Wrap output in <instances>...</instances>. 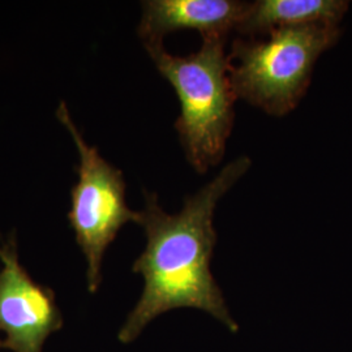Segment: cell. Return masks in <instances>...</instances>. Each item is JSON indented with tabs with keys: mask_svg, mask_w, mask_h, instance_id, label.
<instances>
[{
	"mask_svg": "<svg viewBox=\"0 0 352 352\" xmlns=\"http://www.w3.org/2000/svg\"><path fill=\"white\" fill-rule=\"evenodd\" d=\"M251 164L247 155L226 164L210 183L186 197L179 213H166L155 193H145L138 223L145 230L146 247L133 264V272L144 278V291L119 331L122 343L133 342L155 317L177 308L200 309L230 331L239 330L210 270L217 243L213 219L218 201Z\"/></svg>",
	"mask_w": 352,
	"mask_h": 352,
	"instance_id": "6da1fadb",
	"label": "cell"
},
{
	"mask_svg": "<svg viewBox=\"0 0 352 352\" xmlns=\"http://www.w3.org/2000/svg\"><path fill=\"white\" fill-rule=\"evenodd\" d=\"M226 38H202L200 50L175 56L164 42L144 43L158 72L175 89L180 115L175 123L189 164L205 174L223 160L236 96L228 77Z\"/></svg>",
	"mask_w": 352,
	"mask_h": 352,
	"instance_id": "7a4b0ae2",
	"label": "cell"
},
{
	"mask_svg": "<svg viewBox=\"0 0 352 352\" xmlns=\"http://www.w3.org/2000/svg\"><path fill=\"white\" fill-rule=\"evenodd\" d=\"M340 33L336 24L315 23L282 26L264 39H235L227 59L236 98L274 116L292 111L307 93L317 59Z\"/></svg>",
	"mask_w": 352,
	"mask_h": 352,
	"instance_id": "3957f363",
	"label": "cell"
},
{
	"mask_svg": "<svg viewBox=\"0 0 352 352\" xmlns=\"http://www.w3.org/2000/svg\"><path fill=\"white\" fill-rule=\"evenodd\" d=\"M56 116L71 133L80 155L76 168L78 182L71 192L68 219L87 258L89 291L96 292L101 285L104 253L122 227L128 222H139V212L126 205L122 171L103 160L96 146H89L64 102H60Z\"/></svg>",
	"mask_w": 352,
	"mask_h": 352,
	"instance_id": "277c9868",
	"label": "cell"
},
{
	"mask_svg": "<svg viewBox=\"0 0 352 352\" xmlns=\"http://www.w3.org/2000/svg\"><path fill=\"white\" fill-rule=\"evenodd\" d=\"M1 347L13 352H41L45 340L62 327L52 291L36 283L19 263L14 239L0 243Z\"/></svg>",
	"mask_w": 352,
	"mask_h": 352,
	"instance_id": "5b68a950",
	"label": "cell"
},
{
	"mask_svg": "<svg viewBox=\"0 0 352 352\" xmlns=\"http://www.w3.org/2000/svg\"><path fill=\"white\" fill-rule=\"evenodd\" d=\"M250 3L236 0H148L142 3L138 33L144 43L162 42L177 30H197L202 38H227L236 29Z\"/></svg>",
	"mask_w": 352,
	"mask_h": 352,
	"instance_id": "8992f818",
	"label": "cell"
},
{
	"mask_svg": "<svg viewBox=\"0 0 352 352\" xmlns=\"http://www.w3.org/2000/svg\"><path fill=\"white\" fill-rule=\"evenodd\" d=\"M349 10L343 0H258L250 8L236 30L256 37L282 26L327 23L338 25Z\"/></svg>",
	"mask_w": 352,
	"mask_h": 352,
	"instance_id": "52a82bcc",
	"label": "cell"
},
{
	"mask_svg": "<svg viewBox=\"0 0 352 352\" xmlns=\"http://www.w3.org/2000/svg\"><path fill=\"white\" fill-rule=\"evenodd\" d=\"M0 347H1V340H0Z\"/></svg>",
	"mask_w": 352,
	"mask_h": 352,
	"instance_id": "ba28073f",
	"label": "cell"
}]
</instances>
